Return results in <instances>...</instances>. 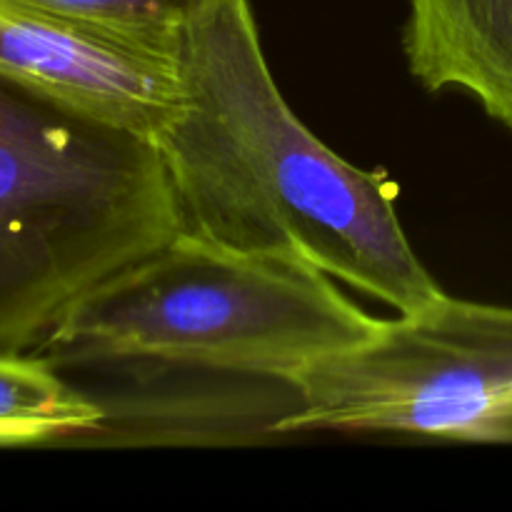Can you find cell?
<instances>
[{
  "mask_svg": "<svg viewBox=\"0 0 512 512\" xmlns=\"http://www.w3.org/2000/svg\"><path fill=\"white\" fill-rule=\"evenodd\" d=\"M185 103L155 140L183 233L295 258L410 313L443 295L405 235L395 185L330 150L265 60L250 0H218L180 30Z\"/></svg>",
  "mask_w": 512,
  "mask_h": 512,
  "instance_id": "obj_1",
  "label": "cell"
},
{
  "mask_svg": "<svg viewBox=\"0 0 512 512\" xmlns=\"http://www.w3.org/2000/svg\"><path fill=\"white\" fill-rule=\"evenodd\" d=\"M183 230L158 145L0 68V355Z\"/></svg>",
  "mask_w": 512,
  "mask_h": 512,
  "instance_id": "obj_2",
  "label": "cell"
},
{
  "mask_svg": "<svg viewBox=\"0 0 512 512\" xmlns=\"http://www.w3.org/2000/svg\"><path fill=\"white\" fill-rule=\"evenodd\" d=\"M378 325L303 260L180 230L75 300L33 353L55 368L153 360L288 383Z\"/></svg>",
  "mask_w": 512,
  "mask_h": 512,
  "instance_id": "obj_3",
  "label": "cell"
},
{
  "mask_svg": "<svg viewBox=\"0 0 512 512\" xmlns=\"http://www.w3.org/2000/svg\"><path fill=\"white\" fill-rule=\"evenodd\" d=\"M283 433H403L512 443V308L438 295L288 380Z\"/></svg>",
  "mask_w": 512,
  "mask_h": 512,
  "instance_id": "obj_4",
  "label": "cell"
},
{
  "mask_svg": "<svg viewBox=\"0 0 512 512\" xmlns=\"http://www.w3.org/2000/svg\"><path fill=\"white\" fill-rule=\"evenodd\" d=\"M0 68L150 143L185 103L180 30L98 23L23 0H0Z\"/></svg>",
  "mask_w": 512,
  "mask_h": 512,
  "instance_id": "obj_5",
  "label": "cell"
},
{
  "mask_svg": "<svg viewBox=\"0 0 512 512\" xmlns=\"http://www.w3.org/2000/svg\"><path fill=\"white\" fill-rule=\"evenodd\" d=\"M403 53L425 90H463L512 133V0H408Z\"/></svg>",
  "mask_w": 512,
  "mask_h": 512,
  "instance_id": "obj_6",
  "label": "cell"
},
{
  "mask_svg": "<svg viewBox=\"0 0 512 512\" xmlns=\"http://www.w3.org/2000/svg\"><path fill=\"white\" fill-rule=\"evenodd\" d=\"M103 405L70 385L43 355H0V445H43L93 433Z\"/></svg>",
  "mask_w": 512,
  "mask_h": 512,
  "instance_id": "obj_7",
  "label": "cell"
},
{
  "mask_svg": "<svg viewBox=\"0 0 512 512\" xmlns=\"http://www.w3.org/2000/svg\"><path fill=\"white\" fill-rule=\"evenodd\" d=\"M38 8L98 23L145 30H183L218 0H23Z\"/></svg>",
  "mask_w": 512,
  "mask_h": 512,
  "instance_id": "obj_8",
  "label": "cell"
}]
</instances>
